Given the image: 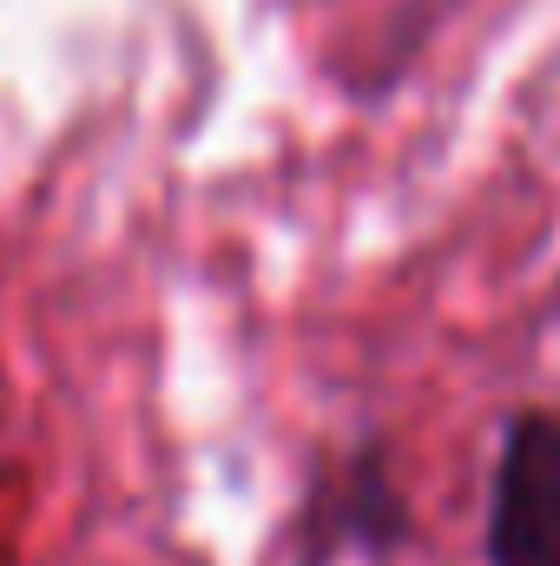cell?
Instances as JSON below:
<instances>
[{"label": "cell", "mask_w": 560, "mask_h": 566, "mask_svg": "<svg viewBox=\"0 0 560 566\" xmlns=\"http://www.w3.org/2000/svg\"><path fill=\"white\" fill-rule=\"evenodd\" d=\"M488 566H560V416L515 409L488 468Z\"/></svg>", "instance_id": "1"}, {"label": "cell", "mask_w": 560, "mask_h": 566, "mask_svg": "<svg viewBox=\"0 0 560 566\" xmlns=\"http://www.w3.org/2000/svg\"><path fill=\"white\" fill-rule=\"evenodd\" d=\"M303 566H330L336 554H396L409 541V501L383 461V448H356L330 461L303 501Z\"/></svg>", "instance_id": "2"}]
</instances>
